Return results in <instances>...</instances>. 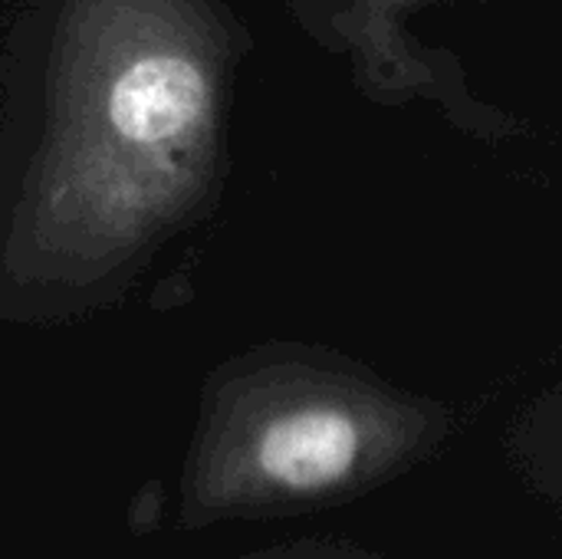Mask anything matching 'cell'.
Wrapping results in <instances>:
<instances>
[{"label":"cell","mask_w":562,"mask_h":559,"mask_svg":"<svg viewBox=\"0 0 562 559\" xmlns=\"http://www.w3.org/2000/svg\"><path fill=\"white\" fill-rule=\"evenodd\" d=\"M451 415L306 343H260L201 382L178 474V527L290 521L356 504L422 468Z\"/></svg>","instance_id":"obj_2"},{"label":"cell","mask_w":562,"mask_h":559,"mask_svg":"<svg viewBox=\"0 0 562 559\" xmlns=\"http://www.w3.org/2000/svg\"><path fill=\"white\" fill-rule=\"evenodd\" d=\"M227 559H398L392 554H379L372 547H362L356 540L339 537H296V540H277L267 547L244 550Z\"/></svg>","instance_id":"obj_4"},{"label":"cell","mask_w":562,"mask_h":559,"mask_svg":"<svg viewBox=\"0 0 562 559\" xmlns=\"http://www.w3.org/2000/svg\"><path fill=\"white\" fill-rule=\"evenodd\" d=\"M250 36L227 0H26L0 53V323L122 306L207 224Z\"/></svg>","instance_id":"obj_1"},{"label":"cell","mask_w":562,"mask_h":559,"mask_svg":"<svg viewBox=\"0 0 562 559\" xmlns=\"http://www.w3.org/2000/svg\"><path fill=\"white\" fill-rule=\"evenodd\" d=\"M372 3H379V0H372ZM382 3H392V0H382Z\"/></svg>","instance_id":"obj_5"},{"label":"cell","mask_w":562,"mask_h":559,"mask_svg":"<svg viewBox=\"0 0 562 559\" xmlns=\"http://www.w3.org/2000/svg\"><path fill=\"white\" fill-rule=\"evenodd\" d=\"M510 458L524 484L562 514V395L547 399L510 435Z\"/></svg>","instance_id":"obj_3"}]
</instances>
